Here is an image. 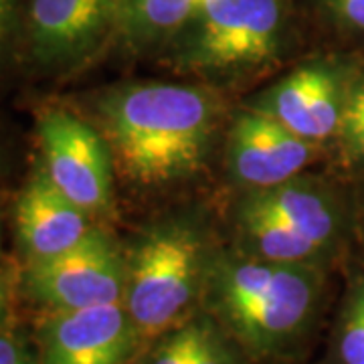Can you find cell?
<instances>
[{
	"label": "cell",
	"instance_id": "obj_11",
	"mask_svg": "<svg viewBox=\"0 0 364 364\" xmlns=\"http://www.w3.org/2000/svg\"><path fill=\"white\" fill-rule=\"evenodd\" d=\"M241 200L308 237L330 259L346 233V207L342 196L324 181L298 174L277 186L245 191Z\"/></svg>",
	"mask_w": 364,
	"mask_h": 364
},
{
	"label": "cell",
	"instance_id": "obj_9",
	"mask_svg": "<svg viewBox=\"0 0 364 364\" xmlns=\"http://www.w3.org/2000/svg\"><path fill=\"white\" fill-rule=\"evenodd\" d=\"M318 150V144L299 138L279 122L245 105L227 134L225 168L243 191H261L304 174Z\"/></svg>",
	"mask_w": 364,
	"mask_h": 364
},
{
	"label": "cell",
	"instance_id": "obj_13",
	"mask_svg": "<svg viewBox=\"0 0 364 364\" xmlns=\"http://www.w3.org/2000/svg\"><path fill=\"white\" fill-rule=\"evenodd\" d=\"M241 354L221 326L198 310L158 336L140 364H241Z\"/></svg>",
	"mask_w": 364,
	"mask_h": 364
},
{
	"label": "cell",
	"instance_id": "obj_19",
	"mask_svg": "<svg viewBox=\"0 0 364 364\" xmlns=\"http://www.w3.org/2000/svg\"><path fill=\"white\" fill-rule=\"evenodd\" d=\"M0 364H39V356H35L26 340L11 332V330H0Z\"/></svg>",
	"mask_w": 364,
	"mask_h": 364
},
{
	"label": "cell",
	"instance_id": "obj_17",
	"mask_svg": "<svg viewBox=\"0 0 364 364\" xmlns=\"http://www.w3.org/2000/svg\"><path fill=\"white\" fill-rule=\"evenodd\" d=\"M336 142L350 168L364 172V67L350 71Z\"/></svg>",
	"mask_w": 364,
	"mask_h": 364
},
{
	"label": "cell",
	"instance_id": "obj_12",
	"mask_svg": "<svg viewBox=\"0 0 364 364\" xmlns=\"http://www.w3.org/2000/svg\"><path fill=\"white\" fill-rule=\"evenodd\" d=\"M14 217L26 261L53 257L75 247L93 229L90 213L67 198L41 164L28 176Z\"/></svg>",
	"mask_w": 364,
	"mask_h": 364
},
{
	"label": "cell",
	"instance_id": "obj_8",
	"mask_svg": "<svg viewBox=\"0 0 364 364\" xmlns=\"http://www.w3.org/2000/svg\"><path fill=\"white\" fill-rule=\"evenodd\" d=\"M144 344L124 301L49 312L39 328V364H134Z\"/></svg>",
	"mask_w": 364,
	"mask_h": 364
},
{
	"label": "cell",
	"instance_id": "obj_1",
	"mask_svg": "<svg viewBox=\"0 0 364 364\" xmlns=\"http://www.w3.org/2000/svg\"><path fill=\"white\" fill-rule=\"evenodd\" d=\"M93 109L114 166L142 188L195 176L221 124L215 91L170 81L117 85L97 95Z\"/></svg>",
	"mask_w": 364,
	"mask_h": 364
},
{
	"label": "cell",
	"instance_id": "obj_23",
	"mask_svg": "<svg viewBox=\"0 0 364 364\" xmlns=\"http://www.w3.org/2000/svg\"><path fill=\"white\" fill-rule=\"evenodd\" d=\"M134 364H138V363H134Z\"/></svg>",
	"mask_w": 364,
	"mask_h": 364
},
{
	"label": "cell",
	"instance_id": "obj_18",
	"mask_svg": "<svg viewBox=\"0 0 364 364\" xmlns=\"http://www.w3.org/2000/svg\"><path fill=\"white\" fill-rule=\"evenodd\" d=\"M322 4L340 26L364 33V0H322Z\"/></svg>",
	"mask_w": 364,
	"mask_h": 364
},
{
	"label": "cell",
	"instance_id": "obj_10",
	"mask_svg": "<svg viewBox=\"0 0 364 364\" xmlns=\"http://www.w3.org/2000/svg\"><path fill=\"white\" fill-rule=\"evenodd\" d=\"M117 0H31L28 49L45 69H71L116 35Z\"/></svg>",
	"mask_w": 364,
	"mask_h": 364
},
{
	"label": "cell",
	"instance_id": "obj_4",
	"mask_svg": "<svg viewBox=\"0 0 364 364\" xmlns=\"http://www.w3.org/2000/svg\"><path fill=\"white\" fill-rule=\"evenodd\" d=\"M284 23L282 0H203L172 41V67L205 79L243 77L279 55Z\"/></svg>",
	"mask_w": 364,
	"mask_h": 364
},
{
	"label": "cell",
	"instance_id": "obj_21",
	"mask_svg": "<svg viewBox=\"0 0 364 364\" xmlns=\"http://www.w3.org/2000/svg\"><path fill=\"white\" fill-rule=\"evenodd\" d=\"M14 291V275L6 269H0V330L4 328L6 316L11 310V299Z\"/></svg>",
	"mask_w": 364,
	"mask_h": 364
},
{
	"label": "cell",
	"instance_id": "obj_2",
	"mask_svg": "<svg viewBox=\"0 0 364 364\" xmlns=\"http://www.w3.org/2000/svg\"><path fill=\"white\" fill-rule=\"evenodd\" d=\"M324 267L213 249L200 310L251 358H273L304 338L320 310Z\"/></svg>",
	"mask_w": 364,
	"mask_h": 364
},
{
	"label": "cell",
	"instance_id": "obj_3",
	"mask_svg": "<svg viewBox=\"0 0 364 364\" xmlns=\"http://www.w3.org/2000/svg\"><path fill=\"white\" fill-rule=\"evenodd\" d=\"M210 253L207 235L191 219L156 223L138 235L126 253L124 306L146 344L200 308Z\"/></svg>",
	"mask_w": 364,
	"mask_h": 364
},
{
	"label": "cell",
	"instance_id": "obj_14",
	"mask_svg": "<svg viewBox=\"0 0 364 364\" xmlns=\"http://www.w3.org/2000/svg\"><path fill=\"white\" fill-rule=\"evenodd\" d=\"M235 225L239 237L237 247L249 255L277 263H310L320 267L328 261L322 249L308 237L243 200L235 208Z\"/></svg>",
	"mask_w": 364,
	"mask_h": 364
},
{
	"label": "cell",
	"instance_id": "obj_20",
	"mask_svg": "<svg viewBox=\"0 0 364 364\" xmlns=\"http://www.w3.org/2000/svg\"><path fill=\"white\" fill-rule=\"evenodd\" d=\"M14 21V0H0V59L6 51Z\"/></svg>",
	"mask_w": 364,
	"mask_h": 364
},
{
	"label": "cell",
	"instance_id": "obj_22",
	"mask_svg": "<svg viewBox=\"0 0 364 364\" xmlns=\"http://www.w3.org/2000/svg\"><path fill=\"white\" fill-rule=\"evenodd\" d=\"M0 249H2V223H0Z\"/></svg>",
	"mask_w": 364,
	"mask_h": 364
},
{
	"label": "cell",
	"instance_id": "obj_16",
	"mask_svg": "<svg viewBox=\"0 0 364 364\" xmlns=\"http://www.w3.org/2000/svg\"><path fill=\"white\" fill-rule=\"evenodd\" d=\"M334 354L338 364H364V275L350 279L336 324Z\"/></svg>",
	"mask_w": 364,
	"mask_h": 364
},
{
	"label": "cell",
	"instance_id": "obj_5",
	"mask_svg": "<svg viewBox=\"0 0 364 364\" xmlns=\"http://www.w3.org/2000/svg\"><path fill=\"white\" fill-rule=\"evenodd\" d=\"M18 282L26 298L49 312L119 304L126 294L128 261L109 235L93 227L75 247L26 261Z\"/></svg>",
	"mask_w": 364,
	"mask_h": 364
},
{
	"label": "cell",
	"instance_id": "obj_6",
	"mask_svg": "<svg viewBox=\"0 0 364 364\" xmlns=\"http://www.w3.org/2000/svg\"><path fill=\"white\" fill-rule=\"evenodd\" d=\"M41 166L55 186L90 215L112 205L114 158L97 128L63 107L37 116Z\"/></svg>",
	"mask_w": 364,
	"mask_h": 364
},
{
	"label": "cell",
	"instance_id": "obj_15",
	"mask_svg": "<svg viewBox=\"0 0 364 364\" xmlns=\"http://www.w3.org/2000/svg\"><path fill=\"white\" fill-rule=\"evenodd\" d=\"M203 0H117L116 35L134 49L172 43Z\"/></svg>",
	"mask_w": 364,
	"mask_h": 364
},
{
	"label": "cell",
	"instance_id": "obj_7",
	"mask_svg": "<svg viewBox=\"0 0 364 364\" xmlns=\"http://www.w3.org/2000/svg\"><path fill=\"white\" fill-rule=\"evenodd\" d=\"M348 75L350 71L334 61H310L257 93L247 107L322 146L338 136Z\"/></svg>",
	"mask_w": 364,
	"mask_h": 364
}]
</instances>
